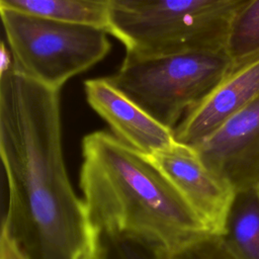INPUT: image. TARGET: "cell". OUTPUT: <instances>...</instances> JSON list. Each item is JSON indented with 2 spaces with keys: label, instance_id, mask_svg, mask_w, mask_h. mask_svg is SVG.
<instances>
[{
  "label": "cell",
  "instance_id": "5b68a950",
  "mask_svg": "<svg viewBox=\"0 0 259 259\" xmlns=\"http://www.w3.org/2000/svg\"><path fill=\"white\" fill-rule=\"evenodd\" d=\"M11 60L23 74L61 90L103 60L111 44L100 27L0 7Z\"/></svg>",
  "mask_w": 259,
  "mask_h": 259
},
{
  "label": "cell",
  "instance_id": "8fae6325",
  "mask_svg": "<svg viewBox=\"0 0 259 259\" xmlns=\"http://www.w3.org/2000/svg\"><path fill=\"white\" fill-rule=\"evenodd\" d=\"M113 0H0V7L62 21L88 24L108 32Z\"/></svg>",
  "mask_w": 259,
  "mask_h": 259
},
{
  "label": "cell",
  "instance_id": "6da1fadb",
  "mask_svg": "<svg viewBox=\"0 0 259 259\" xmlns=\"http://www.w3.org/2000/svg\"><path fill=\"white\" fill-rule=\"evenodd\" d=\"M0 74V155L7 185L1 232L27 259H98L101 236L66 168L60 90L16 69Z\"/></svg>",
  "mask_w": 259,
  "mask_h": 259
},
{
  "label": "cell",
  "instance_id": "5bb4252c",
  "mask_svg": "<svg viewBox=\"0 0 259 259\" xmlns=\"http://www.w3.org/2000/svg\"><path fill=\"white\" fill-rule=\"evenodd\" d=\"M163 259H234L219 236L209 235L174 253L163 252Z\"/></svg>",
  "mask_w": 259,
  "mask_h": 259
},
{
  "label": "cell",
  "instance_id": "7a4b0ae2",
  "mask_svg": "<svg viewBox=\"0 0 259 259\" xmlns=\"http://www.w3.org/2000/svg\"><path fill=\"white\" fill-rule=\"evenodd\" d=\"M79 184L99 235L149 243L178 252L212 235L149 156L95 131L82 140Z\"/></svg>",
  "mask_w": 259,
  "mask_h": 259
},
{
  "label": "cell",
  "instance_id": "7c38bea8",
  "mask_svg": "<svg viewBox=\"0 0 259 259\" xmlns=\"http://www.w3.org/2000/svg\"><path fill=\"white\" fill-rule=\"evenodd\" d=\"M226 50L238 64L259 53V0H248L231 23Z\"/></svg>",
  "mask_w": 259,
  "mask_h": 259
},
{
  "label": "cell",
  "instance_id": "52a82bcc",
  "mask_svg": "<svg viewBox=\"0 0 259 259\" xmlns=\"http://www.w3.org/2000/svg\"><path fill=\"white\" fill-rule=\"evenodd\" d=\"M235 191L259 185V95L193 146Z\"/></svg>",
  "mask_w": 259,
  "mask_h": 259
},
{
  "label": "cell",
  "instance_id": "3957f363",
  "mask_svg": "<svg viewBox=\"0 0 259 259\" xmlns=\"http://www.w3.org/2000/svg\"><path fill=\"white\" fill-rule=\"evenodd\" d=\"M248 0H113L108 33L139 56L226 49Z\"/></svg>",
  "mask_w": 259,
  "mask_h": 259
},
{
  "label": "cell",
  "instance_id": "30bf717a",
  "mask_svg": "<svg viewBox=\"0 0 259 259\" xmlns=\"http://www.w3.org/2000/svg\"><path fill=\"white\" fill-rule=\"evenodd\" d=\"M219 238L234 259H259V185L235 191Z\"/></svg>",
  "mask_w": 259,
  "mask_h": 259
},
{
  "label": "cell",
  "instance_id": "9c48e42d",
  "mask_svg": "<svg viewBox=\"0 0 259 259\" xmlns=\"http://www.w3.org/2000/svg\"><path fill=\"white\" fill-rule=\"evenodd\" d=\"M259 95V53L236 64L227 77L174 128L177 142L195 146Z\"/></svg>",
  "mask_w": 259,
  "mask_h": 259
},
{
  "label": "cell",
  "instance_id": "8992f818",
  "mask_svg": "<svg viewBox=\"0 0 259 259\" xmlns=\"http://www.w3.org/2000/svg\"><path fill=\"white\" fill-rule=\"evenodd\" d=\"M150 158L210 233L220 236L235 190L203 162L193 146L176 141Z\"/></svg>",
  "mask_w": 259,
  "mask_h": 259
},
{
  "label": "cell",
  "instance_id": "ba28073f",
  "mask_svg": "<svg viewBox=\"0 0 259 259\" xmlns=\"http://www.w3.org/2000/svg\"><path fill=\"white\" fill-rule=\"evenodd\" d=\"M84 91L88 104L111 133L134 150L150 157L176 142L173 128L153 117L107 77L85 80Z\"/></svg>",
  "mask_w": 259,
  "mask_h": 259
},
{
  "label": "cell",
  "instance_id": "9a60e30c",
  "mask_svg": "<svg viewBox=\"0 0 259 259\" xmlns=\"http://www.w3.org/2000/svg\"><path fill=\"white\" fill-rule=\"evenodd\" d=\"M0 259H27L16 244L2 232L0 236Z\"/></svg>",
  "mask_w": 259,
  "mask_h": 259
},
{
  "label": "cell",
  "instance_id": "277c9868",
  "mask_svg": "<svg viewBox=\"0 0 259 259\" xmlns=\"http://www.w3.org/2000/svg\"><path fill=\"white\" fill-rule=\"evenodd\" d=\"M226 49L161 56L125 53L108 80L168 127L175 128L234 69Z\"/></svg>",
  "mask_w": 259,
  "mask_h": 259
},
{
  "label": "cell",
  "instance_id": "4fadbf2b",
  "mask_svg": "<svg viewBox=\"0 0 259 259\" xmlns=\"http://www.w3.org/2000/svg\"><path fill=\"white\" fill-rule=\"evenodd\" d=\"M98 259H163V251L138 239L101 235Z\"/></svg>",
  "mask_w": 259,
  "mask_h": 259
}]
</instances>
